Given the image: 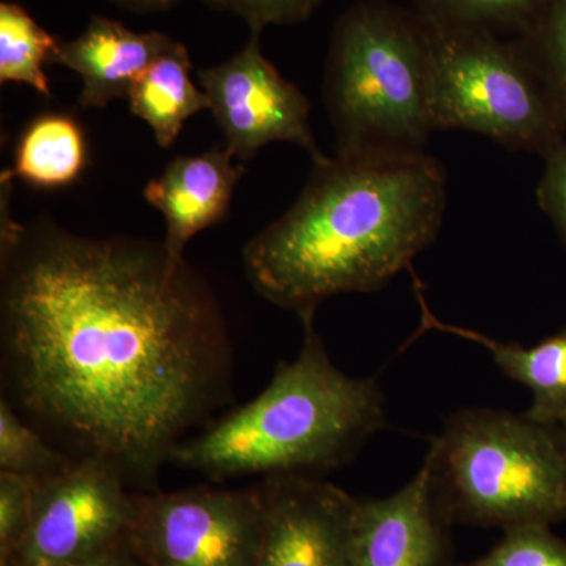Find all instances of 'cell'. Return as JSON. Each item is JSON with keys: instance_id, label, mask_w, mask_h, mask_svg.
Masks as SVG:
<instances>
[{"instance_id": "cell-1", "label": "cell", "mask_w": 566, "mask_h": 566, "mask_svg": "<svg viewBox=\"0 0 566 566\" xmlns=\"http://www.w3.org/2000/svg\"><path fill=\"white\" fill-rule=\"evenodd\" d=\"M0 175V335L17 408L147 485L232 390L233 345L207 279L163 241L18 221ZM9 398V400H11Z\"/></svg>"}, {"instance_id": "cell-2", "label": "cell", "mask_w": 566, "mask_h": 566, "mask_svg": "<svg viewBox=\"0 0 566 566\" xmlns=\"http://www.w3.org/2000/svg\"><path fill=\"white\" fill-rule=\"evenodd\" d=\"M447 174L431 156L315 163L281 218L244 245L245 277L271 304L315 316L329 297L378 292L438 238Z\"/></svg>"}, {"instance_id": "cell-3", "label": "cell", "mask_w": 566, "mask_h": 566, "mask_svg": "<svg viewBox=\"0 0 566 566\" xmlns=\"http://www.w3.org/2000/svg\"><path fill=\"white\" fill-rule=\"evenodd\" d=\"M314 319L303 318L300 356L279 365L259 397L189 436L169 463L212 480L312 475L348 463L385 427V395L375 379L331 363Z\"/></svg>"}, {"instance_id": "cell-4", "label": "cell", "mask_w": 566, "mask_h": 566, "mask_svg": "<svg viewBox=\"0 0 566 566\" xmlns=\"http://www.w3.org/2000/svg\"><path fill=\"white\" fill-rule=\"evenodd\" d=\"M323 102L335 156L417 158L436 132L431 109V39L415 9L363 0L331 33Z\"/></svg>"}, {"instance_id": "cell-5", "label": "cell", "mask_w": 566, "mask_h": 566, "mask_svg": "<svg viewBox=\"0 0 566 566\" xmlns=\"http://www.w3.org/2000/svg\"><path fill=\"white\" fill-rule=\"evenodd\" d=\"M423 465L452 526L506 531L566 521V447L556 424L463 409L447 419Z\"/></svg>"}, {"instance_id": "cell-6", "label": "cell", "mask_w": 566, "mask_h": 566, "mask_svg": "<svg viewBox=\"0 0 566 566\" xmlns=\"http://www.w3.org/2000/svg\"><path fill=\"white\" fill-rule=\"evenodd\" d=\"M427 24L436 132L482 134L510 150L542 156L566 139L564 115L520 41Z\"/></svg>"}, {"instance_id": "cell-7", "label": "cell", "mask_w": 566, "mask_h": 566, "mask_svg": "<svg viewBox=\"0 0 566 566\" xmlns=\"http://www.w3.org/2000/svg\"><path fill=\"white\" fill-rule=\"evenodd\" d=\"M262 485L134 493L126 545L144 566H255L262 549Z\"/></svg>"}, {"instance_id": "cell-8", "label": "cell", "mask_w": 566, "mask_h": 566, "mask_svg": "<svg viewBox=\"0 0 566 566\" xmlns=\"http://www.w3.org/2000/svg\"><path fill=\"white\" fill-rule=\"evenodd\" d=\"M134 493L115 465L81 457L41 482L24 538L0 566H66L126 543Z\"/></svg>"}, {"instance_id": "cell-9", "label": "cell", "mask_w": 566, "mask_h": 566, "mask_svg": "<svg viewBox=\"0 0 566 566\" xmlns=\"http://www.w3.org/2000/svg\"><path fill=\"white\" fill-rule=\"evenodd\" d=\"M260 40L262 33L251 32L232 59L197 73L226 147L245 163L268 144L290 142L307 151L312 163L324 161L329 156L312 133L311 103L264 57Z\"/></svg>"}, {"instance_id": "cell-10", "label": "cell", "mask_w": 566, "mask_h": 566, "mask_svg": "<svg viewBox=\"0 0 566 566\" xmlns=\"http://www.w3.org/2000/svg\"><path fill=\"white\" fill-rule=\"evenodd\" d=\"M255 566H349L356 499L312 475L268 476Z\"/></svg>"}, {"instance_id": "cell-11", "label": "cell", "mask_w": 566, "mask_h": 566, "mask_svg": "<svg viewBox=\"0 0 566 566\" xmlns=\"http://www.w3.org/2000/svg\"><path fill=\"white\" fill-rule=\"evenodd\" d=\"M450 528L422 464L389 497L356 499L349 566H452Z\"/></svg>"}, {"instance_id": "cell-12", "label": "cell", "mask_w": 566, "mask_h": 566, "mask_svg": "<svg viewBox=\"0 0 566 566\" xmlns=\"http://www.w3.org/2000/svg\"><path fill=\"white\" fill-rule=\"evenodd\" d=\"M178 43L166 33L134 32L122 22L93 14L80 36L59 43L52 63L81 77L82 107L102 109L128 98L137 77Z\"/></svg>"}, {"instance_id": "cell-13", "label": "cell", "mask_w": 566, "mask_h": 566, "mask_svg": "<svg viewBox=\"0 0 566 566\" xmlns=\"http://www.w3.org/2000/svg\"><path fill=\"white\" fill-rule=\"evenodd\" d=\"M243 174V164L218 145L202 155L178 156L148 181L144 197L166 219L164 243L170 251L185 255L191 238L226 218Z\"/></svg>"}, {"instance_id": "cell-14", "label": "cell", "mask_w": 566, "mask_h": 566, "mask_svg": "<svg viewBox=\"0 0 566 566\" xmlns=\"http://www.w3.org/2000/svg\"><path fill=\"white\" fill-rule=\"evenodd\" d=\"M415 290L422 311V324L412 340L427 331L457 335L464 340L474 342L490 352L499 370L526 386L532 392L531 409L526 412L532 419L546 424H558L566 417V329L547 337L538 345L524 348L517 344H504L485 334L465 327L441 322L430 311L424 300L423 286L415 279Z\"/></svg>"}, {"instance_id": "cell-15", "label": "cell", "mask_w": 566, "mask_h": 566, "mask_svg": "<svg viewBox=\"0 0 566 566\" xmlns=\"http://www.w3.org/2000/svg\"><path fill=\"white\" fill-rule=\"evenodd\" d=\"M191 69L188 50L178 43L137 77L126 98L132 114L150 126L161 148L172 147L189 117L210 109L208 96L193 84Z\"/></svg>"}, {"instance_id": "cell-16", "label": "cell", "mask_w": 566, "mask_h": 566, "mask_svg": "<svg viewBox=\"0 0 566 566\" xmlns=\"http://www.w3.org/2000/svg\"><path fill=\"white\" fill-rule=\"evenodd\" d=\"M87 166V139L70 114L50 112L29 123L14 148L10 172L25 185L59 189L73 185Z\"/></svg>"}, {"instance_id": "cell-17", "label": "cell", "mask_w": 566, "mask_h": 566, "mask_svg": "<svg viewBox=\"0 0 566 566\" xmlns=\"http://www.w3.org/2000/svg\"><path fill=\"white\" fill-rule=\"evenodd\" d=\"M59 41L17 2L0 3V84L20 82L51 98L44 63L52 62Z\"/></svg>"}, {"instance_id": "cell-18", "label": "cell", "mask_w": 566, "mask_h": 566, "mask_svg": "<svg viewBox=\"0 0 566 566\" xmlns=\"http://www.w3.org/2000/svg\"><path fill=\"white\" fill-rule=\"evenodd\" d=\"M424 20L499 36L524 35L549 0H412Z\"/></svg>"}, {"instance_id": "cell-19", "label": "cell", "mask_w": 566, "mask_h": 566, "mask_svg": "<svg viewBox=\"0 0 566 566\" xmlns=\"http://www.w3.org/2000/svg\"><path fill=\"white\" fill-rule=\"evenodd\" d=\"M73 455L55 449L25 422L9 400L0 401V472L40 476L57 475L74 463Z\"/></svg>"}, {"instance_id": "cell-20", "label": "cell", "mask_w": 566, "mask_h": 566, "mask_svg": "<svg viewBox=\"0 0 566 566\" xmlns=\"http://www.w3.org/2000/svg\"><path fill=\"white\" fill-rule=\"evenodd\" d=\"M566 123V0H549L524 35L517 36Z\"/></svg>"}, {"instance_id": "cell-21", "label": "cell", "mask_w": 566, "mask_h": 566, "mask_svg": "<svg viewBox=\"0 0 566 566\" xmlns=\"http://www.w3.org/2000/svg\"><path fill=\"white\" fill-rule=\"evenodd\" d=\"M455 566H566V539L543 524L506 528L486 556Z\"/></svg>"}, {"instance_id": "cell-22", "label": "cell", "mask_w": 566, "mask_h": 566, "mask_svg": "<svg viewBox=\"0 0 566 566\" xmlns=\"http://www.w3.org/2000/svg\"><path fill=\"white\" fill-rule=\"evenodd\" d=\"M40 476L0 472V562L10 557L31 524Z\"/></svg>"}, {"instance_id": "cell-23", "label": "cell", "mask_w": 566, "mask_h": 566, "mask_svg": "<svg viewBox=\"0 0 566 566\" xmlns=\"http://www.w3.org/2000/svg\"><path fill=\"white\" fill-rule=\"evenodd\" d=\"M212 10L237 14L251 32L263 33L268 25L303 22L324 0H203Z\"/></svg>"}, {"instance_id": "cell-24", "label": "cell", "mask_w": 566, "mask_h": 566, "mask_svg": "<svg viewBox=\"0 0 566 566\" xmlns=\"http://www.w3.org/2000/svg\"><path fill=\"white\" fill-rule=\"evenodd\" d=\"M543 158L545 170L536 189V199L566 245V139Z\"/></svg>"}, {"instance_id": "cell-25", "label": "cell", "mask_w": 566, "mask_h": 566, "mask_svg": "<svg viewBox=\"0 0 566 566\" xmlns=\"http://www.w3.org/2000/svg\"><path fill=\"white\" fill-rule=\"evenodd\" d=\"M66 566H137V558L134 557L128 545L123 543L122 546L115 547V549L103 554V556L92 558V560L81 562V564Z\"/></svg>"}, {"instance_id": "cell-26", "label": "cell", "mask_w": 566, "mask_h": 566, "mask_svg": "<svg viewBox=\"0 0 566 566\" xmlns=\"http://www.w3.org/2000/svg\"><path fill=\"white\" fill-rule=\"evenodd\" d=\"M111 2L133 13H156V11L172 9L181 0H111Z\"/></svg>"}, {"instance_id": "cell-27", "label": "cell", "mask_w": 566, "mask_h": 566, "mask_svg": "<svg viewBox=\"0 0 566 566\" xmlns=\"http://www.w3.org/2000/svg\"><path fill=\"white\" fill-rule=\"evenodd\" d=\"M558 431H560L562 439H564V444L566 447V417L564 420H562L560 423L557 424Z\"/></svg>"}]
</instances>
